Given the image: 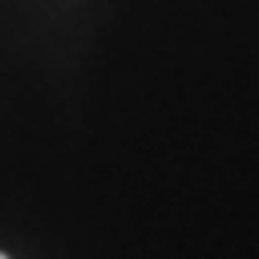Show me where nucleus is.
<instances>
[{"label":"nucleus","instance_id":"nucleus-1","mask_svg":"<svg viewBox=\"0 0 259 259\" xmlns=\"http://www.w3.org/2000/svg\"><path fill=\"white\" fill-rule=\"evenodd\" d=\"M0 259H8V255H4V252H0Z\"/></svg>","mask_w":259,"mask_h":259}]
</instances>
